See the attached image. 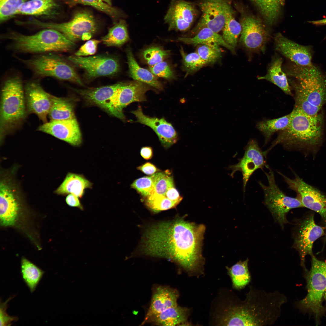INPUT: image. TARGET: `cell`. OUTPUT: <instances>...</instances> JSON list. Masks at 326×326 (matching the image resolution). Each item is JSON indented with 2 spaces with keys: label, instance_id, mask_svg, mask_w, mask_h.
I'll use <instances>...</instances> for the list:
<instances>
[{
  "label": "cell",
  "instance_id": "6da1fadb",
  "mask_svg": "<svg viewBox=\"0 0 326 326\" xmlns=\"http://www.w3.org/2000/svg\"><path fill=\"white\" fill-rule=\"evenodd\" d=\"M205 227L178 218L154 224L148 233V251L152 256L170 259L190 276L204 273L201 245Z\"/></svg>",
  "mask_w": 326,
  "mask_h": 326
},
{
  "label": "cell",
  "instance_id": "7a4b0ae2",
  "mask_svg": "<svg viewBox=\"0 0 326 326\" xmlns=\"http://www.w3.org/2000/svg\"><path fill=\"white\" fill-rule=\"evenodd\" d=\"M229 302L217 315L219 325L270 326L280 317L287 298L277 290L267 292L250 285L244 300L234 296Z\"/></svg>",
  "mask_w": 326,
  "mask_h": 326
},
{
  "label": "cell",
  "instance_id": "3957f363",
  "mask_svg": "<svg viewBox=\"0 0 326 326\" xmlns=\"http://www.w3.org/2000/svg\"><path fill=\"white\" fill-rule=\"evenodd\" d=\"M286 74L295 92L294 107L310 115H316L326 102V75L313 64L302 66L294 63Z\"/></svg>",
  "mask_w": 326,
  "mask_h": 326
},
{
  "label": "cell",
  "instance_id": "277c9868",
  "mask_svg": "<svg viewBox=\"0 0 326 326\" xmlns=\"http://www.w3.org/2000/svg\"><path fill=\"white\" fill-rule=\"evenodd\" d=\"M0 138L19 129L27 115L22 77L16 71L8 72L3 78L1 90Z\"/></svg>",
  "mask_w": 326,
  "mask_h": 326
},
{
  "label": "cell",
  "instance_id": "5b68a950",
  "mask_svg": "<svg viewBox=\"0 0 326 326\" xmlns=\"http://www.w3.org/2000/svg\"><path fill=\"white\" fill-rule=\"evenodd\" d=\"M1 39L10 41L7 46L17 54L34 55L48 53L66 52L72 50L75 44L59 31L51 28L43 29L31 35L9 30L1 36Z\"/></svg>",
  "mask_w": 326,
  "mask_h": 326
},
{
  "label": "cell",
  "instance_id": "8992f818",
  "mask_svg": "<svg viewBox=\"0 0 326 326\" xmlns=\"http://www.w3.org/2000/svg\"><path fill=\"white\" fill-rule=\"evenodd\" d=\"M290 114L289 126L281 131L271 146L265 151L267 153L279 144L290 149L294 147H314L320 143L323 124V116L321 113L310 115L294 107Z\"/></svg>",
  "mask_w": 326,
  "mask_h": 326
},
{
  "label": "cell",
  "instance_id": "52a82bcc",
  "mask_svg": "<svg viewBox=\"0 0 326 326\" xmlns=\"http://www.w3.org/2000/svg\"><path fill=\"white\" fill-rule=\"evenodd\" d=\"M57 53L34 55L27 59L14 57L32 72L34 78L41 80L50 77L83 85V82L74 67L67 59Z\"/></svg>",
  "mask_w": 326,
  "mask_h": 326
},
{
  "label": "cell",
  "instance_id": "ba28073f",
  "mask_svg": "<svg viewBox=\"0 0 326 326\" xmlns=\"http://www.w3.org/2000/svg\"><path fill=\"white\" fill-rule=\"evenodd\" d=\"M28 26L40 28H51L61 33L74 42L91 38L97 31L98 24L93 14L87 10L77 13L69 21L62 23L45 22L35 18L27 21Z\"/></svg>",
  "mask_w": 326,
  "mask_h": 326
},
{
  "label": "cell",
  "instance_id": "9c48e42d",
  "mask_svg": "<svg viewBox=\"0 0 326 326\" xmlns=\"http://www.w3.org/2000/svg\"><path fill=\"white\" fill-rule=\"evenodd\" d=\"M269 171L265 172L268 184L261 181L258 184L264 194V203L276 222L283 229L288 223L286 215L292 209L304 207L299 199L286 195L279 187L275 181L274 174L269 168Z\"/></svg>",
  "mask_w": 326,
  "mask_h": 326
},
{
  "label": "cell",
  "instance_id": "30bf717a",
  "mask_svg": "<svg viewBox=\"0 0 326 326\" xmlns=\"http://www.w3.org/2000/svg\"><path fill=\"white\" fill-rule=\"evenodd\" d=\"M312 265L307 278V294L296 305L302 309L308 310L316 317L322 312L323 296L326 291V261L312 255Z\"/></svg>",
  "mask_w": 326,
  "mask_h": 326
},
{
  "label": "cell",
  "instance_id": "8fae6325",
  "mask_svg": "<svg viewBox=\"0 0 326 326\" xmlns=\"http://www.w3.org/2000/svg\"><path fill=\"white\" fill-rule=\"evenodd\" d=\"M240 10L241 43L249 51L264 52L270 36L269 26L263 20L246 9L241 8Z\"/></svg>",
  "mask_w": 326,
  "mask_h": 326
},
{
  "label": "cell",
  "instance_id": "7c38bea8",
  "mask_svg": "<svg viewBox=\"0 0 326 326\" xmlns=\"http://www.w3.org/2000/svg\"><path fill=\"white\" fill-rule=\"evenodd\" d=\"M314 216L313 213H310L297 222L293 234V247L298 251L301 265L305 269L306 256L313 255L314 242L325 235V228L316 223Z\"/></svg>",
  "mask_w": 326,
  "mask_h": 326
},
{
  "label": "cell",
  "instance_id": "4fadbf2b",
  "mask_svg": "<svg viewBox=\"0 0 326 326\" xmlns=\"http://www.w3.org/2000/svg\"><path fill=\"white\" fill-rule=\"evenodd\" d=\"M72 65L82 69L87 80L102 76H113L120 71L118 59L113 56L98 55L88 57L70 56L66 58Z\"/></svg>",
  "mask_w": 326,
  "mask_h": 326
},
{
  "label": "cell",
  "instance_id": "5bb4252c",
  "mask_svg": "<svg viewBox=\"0 0 326 326\" xmlns=\"http://www.w3.org/2000/svg\"><path fill=\"white\" fill-rule=\"evenodd\" d=\"M289 188L297 194L304 207L318 213L321 216L326 230V196L317 189L308 184L295 174L293 179L280 172Z\"/></svg>",
  "mask_w": 326,
  "mask_h": 326
},
{
  "label": "cell",
  "instance_id": "9a60e30c",
  "mask_svg": "<svg viewBox=\"0 0 326 326\" xmlns=\"http://www.w3.org/2000/svg\"><path fill=\"white\" fill-rule=\"evenodd\" d=\"M199 5L202 15L198 22L192 30V34H196L204 27L216 33L222 30L226 14L232 7L228 0H203Z\"/></svg>",
  "mask_w": 326,
  "mask_h": 326
},
{
  "label": "cell",
  "instance_id": "2e32d148",
  "mask_svg": "<svg viewBox=\"0 0 326 326\" xmlns=\"http://www.w3.org/2000/svg\"><path fill=\"white\" fill-rule=\"evenodd\" d=\"M40 80L34 78L24 85L25 103L28 114H34L46 123L51 107L53 95L46 92L40 85Z\"/></svg>",
  "mask_w": 326,
  "mask_h": 326
},
{
  "label": "cell",
  "instance_id": "e0dca14e",
  "mask_svg": "<svg viewBox=\"0 0 326 326\" xmlns=\"http://www.w3.org/2000/svg\"><path fill=\"white\" fill-rule=\"evenodd\" d=\"M150 85L142 82L135 81L122 82L111 99L112 107L116 117L124 120L125 117L123 109L134 102L146 100V92L151 89Z\"/></svg>",
  "mask_w": 326,
  "mask_h": 326
},
{
  "label": "cell",
  "instance_id": "ac0fdd59",
  "mask_svg": "<svg viewBox=\"0 0 326 326\" xmlns=\"http://www.w3.org/2000/svg\"><path fill=\"white\" fill-rule=\"evenodd\" d=\"M197 13L193 3L184 0H172L164 20L169 30L185 31L190 27Z\"/></svg>",
  "mask_w": 326,
  "mask_h": 326
},
{
  "label": "cell",
  "instance_id": "d6986e66",
  "mask_svg": "<svg viewBox=\"0 0 326 326\" xmlns=\"http://www.w3.org/2000/svg\"><path fill=\"white\" fill-rule=\"evenodd\" d=\"M37 130L52 135L73 146L82 143V137L75 118L50 121L39 126Z\"/></svg>",
  "mask_w": 326,
  "mask_h": 326
},
{
  "label": "cell",
  "instance_id": "ffe728a7",
  "mask_svg": "<svg viewBox=\"0 0 326 326\" xmlns=\"http://www.w3.org/2000/svg\"><path fill=\"white\" fill-rule=\"evenodd\" d=\"M264 157V152L261 150L257 142L251 140L247 144L243 157L237 164L230 167L232 170V176L237 171L241 172L244 192L251 175L257 169L266 166Z\"/></svg>",
  "mask_w": 326,
  "mask_h": 326
},
{
  "label": "cell",
  "instance_id": "44dd1931",
  "mask_svg": "<svg viewBox=\"0 0 326 326\" xmlns=\"http://www.w3.org/2000/svg\"><path fill=\"white\" fill-rule=\"evenodd\" d=\"M276 50L293 63L302 66L313 65V51L310 46L299 44L286 38L280 33L274 37Z\"/></svg>",
  "mask_w": 326,
  "mask_h": 326
},
{
  "label": "cell",
  "instance_id": "7402d4cb",
  "mask_svg": "<svg viewBox=\"0 0 326 326\" xmlns=\"http://www.w3.org/2000/svg\"><path fill=\"white\" fill-rule=\"evenodd\" d=\"M131 112L135 116L136 122L147 126L153 129L165 148H169L176 142L177 133L172 125L165 118L147 116L144 114L140 106Z\"/></svg>",
  "mask_w": 326,
  "mask_h": 326
},
{
  "label": "cell",
  "instance_id": "603a6c76",
  "mask_svg": "<svg viewBox=\"0 0 326 326\" xmlns=\"http://www.w3.org/2000/svg\"><path fill=\"white\" fill-rule=\"evenodd\" d=\"M122 82L97 88L85 89H74L88 104L98 106L109 114L116 117L111 104L112 97Z\"/></svg>",
  "mask_w": 326,
  "mask_h": 326
},
{
  "label": "cell",
  "instance_id": "cb8c5ba5",
  "mask_svg": "<svg viewBox=\"0 0 326 326\" xmlns=\"http://www.w3.org/2000/svg\"><path fill=\"white\" fill-rule=\"evenodd\" d=\"M179 295L177 290L169 286L162 285L154 286L150 305L142 324H144L152 316L168 308L177 305Z\"/></svg>",
  "mask_w": 326,
  "mask_h": 326
},
{
  "label": "cell",
  "instance_id": "d4e9b609",
  "mask_svg": "<svg viewBox=\"0 0 326 326\" xmlns=\"http://www.w3.org/2000/svg\"><path fill=\"white\" fill-rule=\"evenodd\" d=\"M60 10L57 0H30L19 7L16 15L54 18L60 14Z\"/></svg>",
  "mask_w": 326,
  "mask_h": 326
},
{
  "label": "cell",
  "instance_id": "484cf974",
  "mask_svg": "<svg viewBox=\"0 0 326 326\" xmlns=\"http://www.w3.org/2000/svg\"><path fill=\"white\" fill-rule=\"evenodd\" d=\"M0 208L1 224L5 226L14 225L18 214V205L11 188L3 181L0 184Z\"/></svg>",
  "mask_w": 326,
  "mask_h": 326
},
{
  "label": "cell",
  "instance_id": "4316f807",
  "mask_svg": "<svg viewBox=\"0 0 326 326\" xmlns=\"http://www.w3.org/2000/svg\"><path fill=\"white\" fill-rule=\"evenodd\" d=\"M190 314V310L178 305L154 315L144 324L150 323L159 326H175L185 324Z\"/></svg>",
  "mask_w": 326,
  "mask_h": 326
},
{
  "label": "cell",
  "instance_id": "83f0119b",
  "mask_svg": "<svg viewBox=\"0 0 326 326\" xmlns=\"http://www.w3.org/2000/svg\"><path fill=\"white\" fill-rule=\"evenodd\" d=\"M126 52L129 76L135 81L145 83L158 90H162L163 85L156 76L150 70L141 67L138 64L131 49L128 47Z\"/></svg>",
  "mask_w": 326,
  "mask_h": 326
},
{
  "label": "cell",
  "instance_id": "f1b7e54d",
  "mask_svg": "<svg viewBox=\"0 0 326 326\" xmlns=\"http://www.w3.org/2000/svg\"><path fill=\"white\" fill-rule=\"evenodd\" d=\"M93 184L82 174L69 173L56 191L58 194H72L78 198L84 196L85 189H91Z\"/></svg>",
  "mask_w": 326,
  "mask_h": 326
},
{
  "label": "cell",
  "instance_id": "f546056e",
  "mask_svg": "<svg viewBox=\"0 0 326 326\" xmlns=\"http://www.w3.org/2000/svg\"><path fill=\"white\" fill-rule=\"evenodd\" d=\"M268 26L278 21L282 14L285 0H250Z\"/></svg>",
  "mask_w": 326,
  "mask_h": 326
},
{
  "label": "cell",
  "instance_id": "4dcf8cb0",
  "mask_svg": "<svg viewBox=\"0 0 326 326\" xmlns=\"http://www.w3.org/2000/svg\"><path fill=\"white\" fill-rule=\"evenodd\" d=\"M282 62L281 58L275 57L271 62L267 73L264 76L258 77V79L268 81L277 86L286 94L291 95L288 80L286 74L282 69Z\"/></svg>",
  "mask_w": 326,
  "mask_h": 326
},
{
  "label": "cell",
  "instance_id": "1f68e13d",
  "mask_svg": "<svg viewBox=\"0 0 326 326\" xmlns=\"http://www.w3.org/2000/svg\"><path fill=\"white\" fill-rule=\"evenodd\" d=\"M75 101L73 98L70 97H58L54 96L48 115L50 121L75 118Z\"/></svg>",
  "mask_w": 326,
  "mask_h": 326
},
{
  "label": "cell",
  "instance_id": "d6a6232c",
  "mask_svg": "<svg viewBox=\"0 0 326 326\" xmlns=\"http://www.w3.org/2000/svg\"><path fill=\"white\" fill-rule=\"evenodd\" d=\"M177 41L194 46L208 43H216L222 46L232 52L235 50L224 40L222 36L206 27L200 30L191 37H179Z\"/></svg>",
  "mask_w": 326,
  "mask_h": 326
},
{
  "label": "cell",
  "instance_id": "836d02e7",
  "mask_svg": "<svg viewBox=\"0 0 326 326\" xmlns=\"http://www.w3.org/2000/svg\"><path fill=\"white\" fill-rule=\"evenodd\" d=\"M248 258L245 260H240L231 267H226L228 274L230 276L233 288L240 290L244 288L251 281Z\"/></svg>",
  "mask_w": 326,
  "mask_h": 326
},
{
  "label": "cell",
  "instance_id": "e575fe53",
  "mask_svg": "<svg viewBox=\"0 0 326 326\" xmlns=\"http://www.w3.org/2000/svg\"><path fill=\"white\" fill-rule=\"evenodd\" d=\"M129 39L127 24L124 20H121L109 29L101 41L107 46L120 47Z\"/></svg>",
  "mask_w": 326,
  "mask_h": 326
},
{
  "label": "cell",
  "instance_id": "d590c367",
  "mask_svg": "<svg viewBox=\"0 0 326 326\" xmlns=\"http://www.w3.org/2000/svg\"><path fill=\"white\" fill-rule=\"evenodd\" d=\"M234 11L231 7L227 12L222 30L223 39L234 50L241 31L240 22L235 19Z\"/></svg>",
  "mask_w": 326,
  "mask_h": 326
},
{
  "label": "cell",
  "instance_id": "8d00e7d4",
  "mask_svg": "<svg viewBox=\"0 0 326 326\" xmlns=\"http://www.w3.org/2000/svg\"><path fill=\"white\" fill-rule=\"evenodd\" d=\"M290 120V113L279 118L260 121L257 123V127L264 134L266 143L274 133L286 129L289 126Z\"/></svg>",
  "mask_w": 326,
  "mask_h": 326
},
{
  "label": "cell",
  "instance_id": "74e56055",
  "mask_svg": "<svg viewBox=\"0 0 326 326\" xmlns=\"http://www.w3.org/2000/svg\"><path fill=\"white\" fill-rule=\"evenodd\" d=\"M21 270L23 278L31 292L35 289L43 272L25 258H22Z\"/></svg>",
  "mask_w": 326,
  "mask_h": 326
},
{
  "label": "cell",
  "instance_id": "f35d334b",
  "mask_svg": "<svg viewBox=\"0 0 326 326\" xmlns=\"http://www.w3.org/2000/svg\"><path fill=\"white\" fill-rule=\"evenodd\" d=\"M152 175L154 181L153 190L150 196L144 199L165 196L168 188L174 185L173 176L169 174L160 171Z\"/></svg>",
  "mask_w": 326,
  "mask_h": 326
},
{
  "label": "cell",
  "instance_id": "ab89813d",
  "mask_svg": "<svg viewBox=\"0 0 326 326\" xmlns=\"http://www.w3.org/2000/svg\"><path fill=\"white\" fill-rule=\"evenodd\" d=\"M180 52L182 57V68L186 76L195 72L207 64L196 52L186 53L181 46Z\"/></svg>",
  "mask_w": 326,
  "mask_h": 326
},
{
  "label": "cell",
  "instance_id": "60d3db41",
  "mask_svg": "<svg viewBox=\"0 0 326 326\" xmlns=\"http://www.w3.org/2000/svg\"><path fill=\"white\" fill-rule=\"evenodd\" d=\"M219 46L214 43L199 45L196 52L207 64H213L221 56L222 52Z\"/></svg>",
  "mask_w": 326,
  "mask_h": 326
},
{
  "label": "cell",
  "instance_id": "b9f144b4",
  "mask_svg": "<svg viewBox=\"0 0 326 326\" xmlns=\"http://www.w3.org/2000/svg\"><path fill=\"white\" fill-rule=\"evenodd\" d=\"M67 2L71 6L78 4L90 5L113 18H118L121 15L118 9L101 0H70Z\"/></svg>",
  "mask_w": 326,
  "mask_h": 326
},
{
  "label": "cell",
  "instance_id": "7bdbcfd3",
  "mask_svg": "<svg viewBox=\"0 0 326 326\" xmlns=\"http://www.w3.org/2000/svg\"><path fill=\"white\" fill-rule=\"evenodd\" d=\"M170 51L159 46H152L144 50L142 53V58L150 66L161 62L169 56Z\"/></svg>",
  "mask_w": 326,
  "mask_h": 326
},
{
  "label": "cell",
  "instance_id": "ee69618b",
  "mask_svg": "<svg viewBox=\"0 0 326 326\" xmlns=\"http://www.w3.org/2000/svg\"><path fill=\"white\" fill-rule=\"evenodd\" d=\"M30 0H0V21L1 23L16 15L19 7Z\"/></svg>",
  "mask_w": 326,
  "mask_h": 326
},
{
  "label": "cell",
  "instance_id": "f6af8a7d",
  "mask_svg": "<svg viewBox=\"0 0 326 326\" xmlns=\"http://www.w3.org/2000/svg\"><path fill=\"white\" fill-rule=\"evenodd\" d=\"M144 200L147 206L155 212L174 208L178 204L170 200L165 196L156 197Z\"/></svg>",
  "mask_w": 326,
  "mask_h": 326
},
{
  "label": "cell",
  "instance_id": "bcb514c9",
  "mask_svg": "<svg viewBox=\"0 0 326 326\" xmlns=\"http://www.w3.org/2000/svg\"><path fill=\"white\" fill-rule=\"evenodd\" d=\"M153 175L144 176L135 180L130 185L131 188L145 199L150 196L153 186Z\"/></svg>",
  "mask_w": 326,
  "mask_h": 326
},
{
  "label": "cell",
  "instance_id": "7dc6e473",
  "mask_svg": "<svg viewBox=\"0 0 326 326\" xmlns=\"http://www.w3.org/2000/svg\"><path fill=\"white\" fill-rule=\"evenodd\" d=\"M149 70L156 76L171 80L175 78L174 73L168 63L162 61L154 66H150Z\"/></svg>",
  "mask_w": 326,
  "mask_h": 326
},
{
  "label": "cell",
  "instance_id": "c3c4849f",
  "mask_svg": "<svg viewBox=\"0 0 326 326\" xmlns=\"http://www.w3.org/2000/svg\"><path fill=\"white\" fill-rule=\"evenodd\" d=\"M101 41L94 39L88 40L81 46L74 55L80 56H92L96 52L98 46Z\"/></svg>",
  "mask_w": 326,
  "mask_h": 326
},
{
  "label": "cell",
  "instance_id": "681fc988",
  "mask_svg": "<svg viewBox=\"0 0 326 326\" xmlns=\"http://www.w3.org/2000/svg\"><path fill=\"white\" fill-rule=\"evenodd\" d=\"M8 301L1 304L0 307V326L10 325L13 321H16L18 318L16 317L9 316L6 311L7 308Z\"/></svg>",
  "mask_w": 326,
  "mask_h": 326
},
{
  "label": "cell",
  "instance_id": "f907efd6",
  "mask_svg": "<svg viewBox=\"0 0 326 326\" xmlns=\"http://www.w3.org/2000/svg\"><path fill=\"white\" fill-rule=\"evenodd\" d=\"M137 169L148 175H152L160 170L152 163L147 162L137 167Z\"/></svg>",
  "mask_w": 326,
  "mask_h": 326
},
{
  "label": "cell",
  "instance_id": "816d5d0a",
  "mask_svg": "<svg viewBox=\"0 0 326 326\" xmlns=\"http://www.w3.org/2000/svg\"><path fill=\"white\" fill-rule=\"evenodd\" d=\"M165 196L170 200L178 204L183 199L174 185L168 188L166 193Z\"/></svg>",
  "mask_w": 326,
  "mask_h": 326
},
{
  "label": "cell",
  "instance_id": "f5cc1de1",
  "mask_svg": "<svg viewBox=\"0 0 326 326\" xmlns=\"http://www.w3.org/2000/svg\"><path fill=\"white\" fill-rule=\"evenodd\" d=\"M78 198L72 194H69L66 197V202L70 206L78 208L81 210H83V206Z\"/></svg>",
  "mask_w": 326,
  "mask_h": 326
},
{
  "label": "cell",
  "instance_id": "db71d44e",
  "mask_svg": "<svg viewBox=\"0 0 326 326\" xmlns=\"http://www.w3.org/2000/svg\"><path fill=\"white\" fill-rule=\"evenodd\" d=\"M142 157L146 160L151 159L153 156V150L152 147L145 146L142 147L140 151Z\"/></svg>",
  "mask_w": 326,
  "mask_h": 326
},
{
  "label": "cell",
  "instance_id": "11a10c76",
  "mask_svg": "<svg viewBox=\"0 0 326 326\" xmlns=\"http://www.w3.org/2000/svg\"><path fill=\"white\" fill-rule=\"evenodd\" d=\"M308 22L316 26L326 25V18L321 20L308 21Z\"/></svg>",
  "mask_w": 326,
  "mask_h": 326
},
{
  "label": "cell",
  "instance_id": "9f6ffc18",
  "mask_svg": "<svg viewBox=\"0 0 326 326\" xmlns=\"http://www.w3.org/2000/svg\"><path fill=\"white\" fill-rule=\"evenodd\" d=\"M103 2H105L108 4L111 5V0H101Z\"/></svg>",
  "mask_w": 326,
  "mask_h": 326
},
{
  "label": "cell",
  "instance_id": "6f0895ef",
  "mask_svg": "<svg viewBox=\"0 0 326 326\" xmlns=\"http://www.w3.org/2000/svg\"><path fill=\"white\" fill-rule=\"evenodd\" d=\"M324 298H325V300H326V291H325V294H324Z\"/></svg>",
  "mask_w": 326,
  "mask_h": 326
}]
</instances>
